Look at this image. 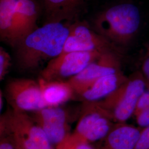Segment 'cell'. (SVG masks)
<instances>
[{
	"mask_svg": "<svg viewBox=\"0 0 149 149\" xmlns=\"http://www.w3.org/2000/svg\"><path fill=\"white\" fill-rule=\"evenodd\" d=\"M66 24L45 23L22 38L14 48L17 68L32 72L62 53L69 34V25Z\"/></svg>",
	"mask_w": 149,
	"mask_h": 149,
	"instance_id": "1",
	"label": "cell"
},
{
	"mask_svg": "<svg viewBox=\"0 0 149 149\" xmlns=\"http://www.w3.org/2000/svg\"><path fill=\"white\" fill-rule=\"evenodd\" d=\"M140 21V12L136 6L131 3H120L99 13L93 20V28L122 48L135 36Z\"/></svg>",
	"mask_w": 149,
	"mask_h": 149,
	"instance_id": "2",
	"label": "cell"
},
{
	"mask_svg": "<svg viewBox=\"0 0 149 149\" xmlns=\"http://www.w3.org/2000/svg\"><path fill=\"white\" fill-rule=\"evenodd\" d=\"M0 132L11 134L22 149H55L27 112L7 109L0 117Z\"/></svg>",
	"mask_w": 149,
	"mask_h": 149,
	"instance_id": "3",
	"label": "cell"
},
{
	"mask_svg": "<svg viewBox=\"0 0 149 149\" xmlns=\"http://www.w3.org/2000/svg\"><path fill=\"white\" fill-rule=\"evenodd\" d=\"M147 87L142 73L136 72L116 90L99 102L109 112L115 123H125L133 116L139 99Z\"/></svg>",
	"mask_w": 149,
	"mask_h": 149,
	"instance_id": "4",
	"label": "cell"
},
{
	"mask_svg": "<svg viewBox=\"0 0 149 149\" xmlns=\"http://www.w3.org/2000/svg\"><path fill=\"white\" fill-rule=\"evenodd\" d=\"M115 123L111 113L99 102H83L79 120L71 135L74 138L91 144L104 138Z\"/></svg>",
	"mask_w": 149,
	"mask_h": 149,
	"instance_id": "5",
	"label": "cell"
},
{
	"mask_svg": "<svg viewBox=\"0 0 149 149\" xmlns=\"http://www.w3.org/2000/svg\"><path fill=\"white\" fill-rule=\"evenodd\" d=\"M69 29L62 53L71 52H113L123 56L122 48L97 33L85 22H74L70 24Z\"/></svg>",
	"mask_w": 149,
	"mask_h": 149,
	"instance_id": "6",
	"label": "cell"
},
{
	"mask_svg": "<svg viewBox=\"0 0 149 149\" xmlns=\"http://www.w3.org/2000/svg\"><path fill=\"white\" fill-rule=\"evenodd\" d=\"M102 54L98 52H71L61 54L48 62L47 66L40 72V77L47 81L69 80Z\"/></svg>",
	"mask_w": 149,
	"mask_h": 149,
	"instance_id": "7",
	"label": "cell"
},
{
	"mask_svg": "<svg viewBox=\"0 0 149 149\" xmlns=\"http://www.w3.org/2000/svg\"><path fill=\"white\" fill-rule=\"evenodd\" d=\"M4 96L11 108L16 111L32 112L45 107L38 81L30 79L9 80Z\"/></svg>",
	"mask_w": 149,
	"mask_h": 149,
	"instance_id": "8",
	"label": "cell"
},
{
	"mask_svg": "<svg viewBox=\"0 0 149 149\" xmlns=\"http://www.w3.org/2000/svg\"><path fill=\"white\" fill-rule=\"evenodd\" d=\"M33 120L45 134L54 147L70 134L71 113L64 107H45L31 112Z\"/></svg>",
	"mask_w": 149,
	"mask_h": 149,
	"instance_id": "9",
	"label": "cell"
},
{
	"mask_svg": "<svg viewBox=\"0 0 149 149\" xmlns=\"http://www.w3.org/2000/svg\"><path fill=\"white\" fill-rule=\"evenodd\" d=\"M122 56L113 52L102 54L79 74L67 80L74 90L76 96L86 90L99 78L122 71Z\"/></svg>",
	"mask_w": 149,
	"mask_h": 149,
	"instance_id": "10",
	"label": "cell"
},
{
	"mask_svg": "<svg viewBox=\"0 0 149 149\" xmlns=\"http://www.w3.org/2000/svg\"><path fill=\"white\" fill-rule=\"evenodd\" d=\"M45 23L63 22L70 24L86 10L90 0H40Z\"/></svg>",
	"mask_w": 149,
	"mask_h": 149,
	"instance_id": "11",
	"label": "cell"
},
{
	"mask_svg": "<svg viewBox=\"0 0 149 149\" xmlns=\"http://www.w3.org/2000/svg\"><path fill=\"white\" fill-rule=\"evenodd\" d=\"M141 130L125 123H116L96 149H133Z\"/></svg>",
	"mask_w": 149,
	"mask_h": 149,
	"instance_id": "12",
	"label": "cell"
},
{
	"mask_svg": "<svg viewBox=\"0 0 149 149\" xmlns=\"http://www.w3.org/2000/svg\"><path fill=\"white\" fill-rule=\"evenodd\" d=\"M128 78L122 71L102 76L77 96L83 102L101 101L116 90Z\"/></svg>",
	"mask_w": 149,
	"mask_h": 149,
	"instance_id": "13",
	"label": "cell"
},
{
	"mask_svg": "<svg viewBox=\"0 0 149 149\" xmlns=\"http://www.w3.org/2000/svg\"><path fill=\"white\" fill-rule=\"evenodd\" d=\"M38 81L45 107L61 106L76 96L68 81H47L40 77Z\"/></svg>",
	"mask_w": 149,
	"mask_h": 149,
	"instance_id": "14",
	"label": "cell"
},
{
	"mask_svg": "<svg viewBox=\"0 0 149 149\" xmlns=\"http://www.w3.org/2000/svg\"><path fill=\"white\" fill-rule=\"evenodd\" d=\"M0 38L13 48L19 42V24L13 0H0Z\"/></svg>",
	"mask_w": 149,
	"mask_h": 149,
	"instance_id": "15",
	"label": "cell"
},
{
	"mask_svg": "<svg viewBox=\"0 0 149 149\" xmlns=\"http://www.w3.org/2000/svg\"><path fill=\"white\" fill-rule=\"evenodd\" d=\"M13 2L19 24L20 41L37 28V22L42 10L38 0H13Z\"/></svg>",
	"mask_w": 149,
	"mask_h": 149,
	"instance_id": "16",
	"label": "cell"
},
{
	"mask_svg": "<svg viewBox=\"0 0 149 149\" xmlns=\"http://www.w3.org/2000/svg\"><path fill=\"white\" fill-rule=\"evenodd\" d=\"M71 134L62 142L56 145L55 147V149H96L95 147L90 143L74 138Z\"/></svg>",
	"mask_w": 149,
	"mask_h": 149,
	"instance_id": "17",
	"label": "cell"
},
{
	"mask_svg": "<svg viewBox=\"0 0 149 149\" xmlns=\"http://www.w3.org/2000/svg\"><path fill=\"white\" fill-rule=\"evenodd\" d=\"M11 56L3 47L0 48V80L2 81L9 72L11 65Z\"/></svg>",
	"mask_w": 149,
	"mask_h": 149,
	"instance_id": "18",
	"label": "cell"
},
{
	"mask_svg": "<svg viewBox=\"0 0 149 149\" xmlns=\"http://www.w3.org/2000/svg\"><path fill=\"white\" fill-rule=\"evenodd\" d=\"M0 149H22L11 134L0 132Z\"/></svg>",
	"mask_w": 149,
	"mask_h": 149,
	"instance_id": "19",
	"label": "cell"
},
{
	"mask_svg": "<svg viewBox=\"0 0 149 149\" xmlns=\"http://www.w3.org/2000/svg\"><path fill=\"white\" fill-rule=\"evenodd\" d=\"M133 149H149V126L141 129Z\"/></svg>",
	"mask_w": 149,
	"mask_h": 149,
	"instance_id": "20",
	"label": "cell"
},
{
	"mask_svg": "<svg viewBox=\"0 0 149 149\" xmlns=\"http://www.w3.org/2000/svg\"><path fill=\"white\" fill-rule=\"evenodd\" d=\"M146 88H146L144 91L139 99L134 113L133 117L149 107V86H147Z\"/></svg>",
	"mask_w": 149,
	"mask_h": 149,
	"instance_id": "21",
	"label": "cell"
},
{
	"mask_svg": "<svg viewBox=\"0 0 149 149\" xmlns=\"http://www.w3.org/2000/svg\"><path fill=\"white\" fill-rule=\"evenodd\" d=\"M136 122L141 129L149 126V107L135 116Z\"/></svg>",
	"mask_w": 149,
	"mask_h": 149,
	"instance_id": "22",
	"label": "cell"
},
{
	"mask_svg": "<svg viewBox=\"0 0 149 149\" xmlns=\"http://www.w3.org/2000/svg\"><path fill=\"white\" fill-rule=\"evenodd\" d=\"M3 92L2 91V90L0 91V111H2V109L3 106Z\"/></svg>",
	"mask_w": 149,
	"mask_h": 149,
	"instance_id": "23",
	"label": "cell"
}]
</instances>
